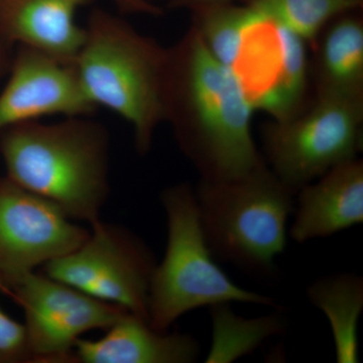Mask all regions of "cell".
<instances>
[{
  "mask_svg": "<svg viewBox=\"0 0 363 363\" xmlns=\"http://www.w3.org/2000/svg\"><path fill=\"white\" fill-rule=\"evenodd\" d=\"M166 111L182 152L202 180H234L264 162L252 135V104L194 28L169 50Z\"/></svg>",
  "mask_w": 363,
  "mask_h": 363,
  "instance_id": "obj_1",
  "label": "cell"
},
{
  "mask_svg": "<svg viewBox=\"0 0 363 363\" xmlns=\"http://www.w3.org/2000/svg\"><path fill=\"white\" fill-rule=\"evenodd\" d=\"M109 152L108 130L89 117L28 121L0 131L7 178L90 225L100 220L111 190Z\"/></svg>",
  "mask_w": 363,
  "mask_h": 363,
  "instance_id": "obj_2",
  "label": "cell"
},
{
  "mask_svg": "<svg viewBox=\"0 0 363 363\" xmlns=\"http://www.w3.org/2000/svg\"><path fill=\"white\" fill-rule=\"evenodd\" d=\"M169 50L128 21L101 9L91 11L73 65L86 96L133 126L138 154H147L166 121Z\"/></svg>",
  "mask_w": 363,
  "mask_h": 363,
  "instance_id": "obj_3",
  "label": "cell"
},
{
  "mask_svg": "<svg viewBox=\"0 0 363 363\" xmlns=\"http://www.w3.org/2000/svg\"><path fill=\"white\" fill-rule=\"evenodd\" d=\"M203 233L214 257L253 274L274 272L285 250L295 195L266 162L234 180L194 189Z\"/></svg>",
  "mask_w": 363,
  "mask_h": 363,
  "instance_id": "obj_4",
  "label": "cell"
},
{
  "mask_svg": "<svg viewBox=\"0 0 363 363\" xmlns=\"http://www.w3.org/2000/svg\"><path fill=\"white\" fill-rule=\"evenodd\" d=\"M168 243L150 283L149 321L169 331L193 310L238 302L278 307L274 298L236 285L218 266L203 233L194 189L178 184L162 191Z\"/></svg>",
  "mask_w": 363,
  "mask_h": 363,
  "instance_id": "obj_5",
  "label": "cell"
},
{
  "mask_svg": "<svg viewBox=\"0 0 363 363\" xmlns=\"http://www.w3.org/2000/svg\"><path fill=\"white\" fill-rule=\"evenodd\" d=\"M363 97L318 93L302 116L267 126L264 150L271 171L298 189L351 160L362 147Z\"/></svg>",
  "mask_w": 363,
  "mask_h": 363,
  "instance_id": "obj_6",
  "label": "cell"
},
{
  "mask_svg": "<svg viewBox=\"0 0 363 363\" xmlns=\"http://www.w3.org/2000/svg\"><path fill=\"white\" fill-rule=\"evenodd\" d=\"M91 227L80 247L45 264L43 274L149 321L154 253L125 227L101 220Z\"/></svg>",
  "mask_w": 363,
  "mask_h": 363,
  "instance_id": "obj_7",
  "label": "cell"
},
{
  "mask_svg": "<svg viewBox=\"0 0 363 363\" xmlns=\"http://www.w3.org/2000/svg\"><path fill=\"white\" fill-rule=\"evenodd\" d=\"M1 289L23 308L35 362H74V345L81 335L107 330L128 312L35 271L1 281Z\"/></svg>",
  "mask_w": 363,
  "mask_h": 363,
  "instance_id": "obj_8",
  "label": "cell"
},
{
  "mask_svg": "<svg viewBox=\"0 0 363 363\" xmlns=\"http://www.w3.org/2000/svg\"><path fill=\"white\" fill-rule=\"evenodd\" d=\"M252 11L231 70L253 109L286 121L295 114L305 91V40L266 14Z\"/></svg>",
  "mask_w": 363,
  "mask_h": 363,
  "instance_id": "obj_9",
  "label": "cell"
},
{
  "mask_svg": "<svg viewBox=\"0 0 363 363\" xmlns=\"http://www.w3.org/2000/svg\"><path fill=\"white\" fill-rule=\"evenodd\" d=\"M90 231L74 223L58 206L0 179V279H9L64 257L80 247Z\"/></svg>",
  "mask_w": 363,
  "mask_h": 363,
  "instance_id": "obj_10",
  "label": "cell"
},
{
  "mask_svg": "<svg viewBox=\"0 0 363 363\" xmlns=\"http://www.w3.org/2000/svg\"><path fill=\"white\" fill-rule=\"evenodd\" d=\"M9 72V81L0 93V131L42 117H90L96 111L73 64L18 45Z\"/></svg>",
  "mask_w": 363,
  "mask_h": 363,
  "instance_id": "obj_11",
  "label": "cell"
},
{
  "mask_svg": "<svg viewBox=\"0 0 363 363\" xmlns=\"http://www.w3.org/2000/svg\"><path fill=\"white\" fill-rule=\"evenodd\" d=\"M289 235L298 243L328 238L363 222V164L351 160L298 189Z\"/></svg>",
  "mask_w": 363,
  "mask_h": 363,
  "instance_id": "obj_12",
  "label": "cell"
},
{
  "mask_svg": "<svg viewBox=\"0 0 363 363\" xmlns=\"http://www.w3.org/2000/svg\"><path fill=\"white\" fill-rule=\"evenodd\" d=\"M93 0H0V35L73 64L85 39L76 14Z\"/></svg>",
  "mask_w": 363,
  "mask_h": 363,
  "instance_id": "obj_13",
  "label": "cell"
},
{
  "mask_svg": "<svg viewBox=\"0 0 363 363\" xmlns=\"http://www.w3.org/2000/svg\"><path fill=\"white\" fill-rule=\"evenodd\" d=\"M98 340L79 338L74 362L191 363L201 353L200 343L186 333L161 332L150 322L125 312Z\"/></svg>",
  "mask_w": 363,
  "mask_h": 363,
  "instance_id": "obj_14",
  "label": "cell"
},
{
  "mask_svg": "<svg viewBox=\"0 0 363 363\" xmlns=\"http://www.w3.org/2000/svg\"><path fill=\"white\" fill-rule=\"evenodd\" d=\"M307 297L330 323L338 363H357V327L363 310V279L350 272L330 274L313 281Z\"/></svg>",
  "mask_w": 363,
  "mask_h": 363,
  "instance_id": "obj_15",
  "label": "cell"
},
{
  "mask_svg": "<svg viewBox=\"0 0 363 363\" xmlns=\"http://www.w3.org/2000/svg\"><path fill=\"white\" fill-rule=\"evenodd\" d=\"M339 18L320 50L318 93L363 97L362 21L348 13Z\"/></svg>",
  "mask_w": 363,
  "mask_h": 363,
  "instance_id": "obj_16",
  "label": "cell"
},
{
  "mask_svg": "<svg viewBox=\"0 0 363 363\" xmlns=\"http://www.w3.org/2000/svg\"><path fill=\"white\" fill-rule=\"evenodd\" d=\"M221 304L210 308L213 322V341L206 362H231L259 347L269 336L283 329L281 318L269 315L248 320L236 316Z\"/></svg>",
  "mask_w": 363,
  "mask_h": 363,
  "instance_id": "obj_17",
  "label": "cell"
},
{
  "mask_svg": "<svg viewBox=\"0 0 363 363\" xmlns=\"http://www.w3.org/2000/svg\"><path fill=\"white\" fill-rule=\"evenodd\" d=\"M304 40H314L333 18L362 9L363 0H241Z\"/></svg>",
  "mask_w": 363,
  "mask_h": 363,
  "instance_id": "obj_18",
  "label": "cell"
},
{
  "mask_svg": "<svg viewBox=\"0 0 363 363\" xmlns=\"http://www.w3.org/2000/svg\"><path fill=\"white\" fill-rule=\"evenodd\" d=\"M252 7L233 2L194 11L193 28L199 33L215 59L231 69L238 57Z\"/></svg>",
  "mask_w": 363,
  "mask_h": 363,
  "instance_id": "obj_19",
  "label": "cell"
},
{
  "mask_svg": "<svg viewBox=\"0 0 363 363\" xmlns=\"http://www.w3.org/2000/svg\"><path fill=\"white\" fill-rule=\"evenodd\" d=\"M21 362H35L25 324L18 323L0 308V363Z\"/></svg>",
  "mask_w": 363,
  "mask_h": 363,
  "instance_id": "obj_20",
  "label": "cell"
},
{
  "mask_svg": "<svg viewBox=\"0 0 363 363\" xmlns=\"http://www.w3.org/2000/svg\"><path fill=\"white\" fill-rule=\"evenodd\" d=\"M119 11L124 13H145L160 16L161 7L155 6L150 0H113Z\"/></svg>",
  "mask_w": 363,
  "mask_h": 363,
  "instance_id": "obj_21",
  "label": "cell"
},
{
  "mask_svg": "<svg viewBox=\"0 0 363 363\" xmlns=\"http://www.w3.org/2000/svg\"><path fill=\"white\" fill-rule=\"evenodd\" d=\"M234 0H168V7L171 9H187L194 13L206 7L229 4Z\"/></svg>",
  "mask_w": 363,
  "mask_h": 363,
  "instance_id": "obj_22",
  "label": "cell"
},
{
  "mask_svg": "<svg viewBox=\"0 0 363 363\" xmlns=\"http://www.w3.org/2000/svg\"><path fill=\"white\" fill-rule=\"evenodd\" d=\"M9 49H11V45L0 35V77L4 75L11 67L13 58L11 57Z\"/></svg>",
  "mask_w": 363,
  "mask_h": 363,
  "instance_id": "obj_23",
  "label": "cell"
}]
</instances>
